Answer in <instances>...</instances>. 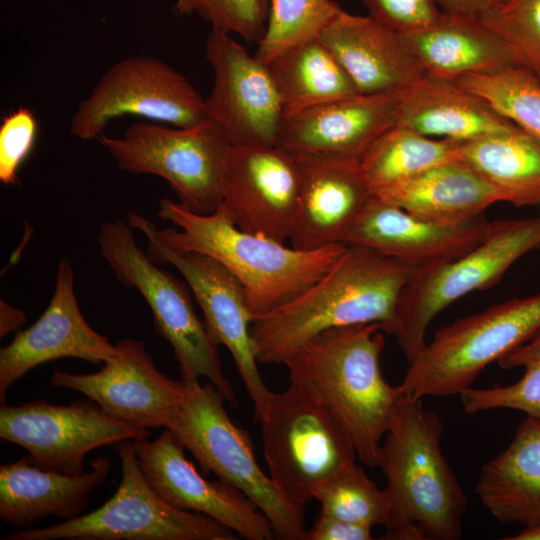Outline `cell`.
<instances>
[{
  "label": "cell",
  "instance_id": "4316f807",
  "mask_svg": "<svg viewBox=\"0 0 540 540\" xmlns=\"http://www.w3.org/2000/svg\"><path fill=\"white\" fill-rule=\"evenodd\" d=\"M474 493L502 524L540 523V417L519 423L508 447L481 467Z\"/></svg>",
  "mask_w": 540,
  "mask_h": 540
},
{
  "label": "cell",
  "instance_id": "1f68e13d",
  "mask_svg": "<svg viewBox=\"0 0 540 540\" xmlns=\"http://www.w3.org/2000/svg\"><path fill=\"white\" fill-rule=\"evenodd\" d=\"M454 82L540 141V79L531 71L514 66L493 74L463 75Z\"/></svg>",
  "mask_w": 540,
  "mask_h": 540
},
{
  "label": "cell",
  "instance_id": "d4e9b609",
  "mask_svg": "<svg viewBox=\"0 0 540 540\" xmlns=\"http://www.w3.org/2000/svg\"><path fill=\"white\" fill-rule=\"evenodd\" d=\"M425 73L454 81L518 66L505 42L479 18L443 13L428 27L400 34Z\"/></svg>",
  "mask_w": 540,
  "mask_h": 540
},
{
  "label": "cell",
  "instance_id": "cb8c5ba5",
  "mask_svg": "<svg viewBox=\"0 0 540 540\" xmlns=\"http://www.w3.org/2000/svg\"><path fill=\"white\" fill-rule=\"evenodd\" d=\"M90 467L83 474L68 475L41 469L27 455L2 464L0 519L16 529H26L48 516L62 521L80 516L92 490L109 475L111 460L98 456Z\"/></svg>",
  "mask_w": 540,
  "mask_h": 540
},
{
  "label": "cell",
  "instance_id": "8fae6325",
  "mask_svg": "<svg viewBox=\"0 0 540 540\" xmlns=\"http://www.w3.org/2000/svg\"><path fill=\"white\" fill-rule=\"evenodd\" d=\"M540 248V217L508 220L463 256L414 269L397 301L392 336L411 362L426 344L429 324L444 308L475 290L496 284L522 256Z\"/></svg>",
  "mask_w": 540,
  "mask_h": 540
},
{
  "label": "cell",
  "instance_id": "3957f363",
  "mask_svg": "<svg viewBox=\"0 0 540 540\" xmlns=\"http://www.w3.org/2000/svg\"><path fill=\"white\" fill-rule=\"evenodd\" d=\"M444 422L405 397L381 444L390 512L385 540H457L467 498L441 449Z\"/></svg>",
  "mask_w": 540,
  "mask_h": 540
},
{
  "label": "cell",
  "instance_id": "9a60e30c",
  "mask_svg": "<svg viewBox=\"0 0 540 540\" xmlns=\"http://www.w3.org/2000/svg\"><path fill=\"white\" fill-rule=\"evenodd\" d=\"M143 233L150 259L155 263H169L182 274L204 314L211 336L217 345H224L231 353L252 400L256 419L271 391L258 370L251 336L253 316L244 286L217 260L199 252L174 249L152 234Z\"/></svg>",
  "mask_w": 540,
  "mask_h": 540
},
{
  "label": "cell",
  "instance_id": "d6986e66",
  "mask_svg": "<svg viewBox=\"0 0 540 540\" xmlns=\"http://www.w3.org/2000/svg\"><path fill=\"white\" fill-rule=\"evenodd\" d=\"M508 220L482 216L463 224H446L412 214L373 193L351 227L344 244L370 248L413 269L457 259L505 226Z\"/></svg>",
  "mask_w": 540,
  "mask_h": 540
},
{
  "label": "cell",
  "instance_id": "5b68a950",
  "mask_svg": "<svg viewBox=\"0 0 540 540\" xmlns=\"http://www.w3.org/2000/svg\"><path fill=\"white\" fill-rule=\"evenodd\" d=\"M282 392H271L255 419L264 458L279 491L305 507L323 481L356 463L354 444L340 419L307 380L289 375Z\"/></svg>",
  "mask_w": 540,
  "mask_h": 540
},
{
  "label": "cell",
  "instance_id": "52a82bcc",
  "mask_svg": "<svg viewBox=\"0 0 540 540\" xmlns=\"http://www.w3.org/2000/svg\"><path fill=\"white\" fill-rule=\"evenodd\" d=\"M540 328V293L513 298L438 329L409 362L399 385L405 397L460 394L494 361Z\"/></svg>",
  "mask_w": 540,
  "mask_h": 540
},
{
  "label": "cell",
  "instance_id": "f35d334b",
  "mask_svg": "<svg viewBox=\"0 0 540 540\" xmlns=\"http://www.w3.org/2000/svg\"><path fill=\"white\" fill-rule=\"evenodd\" d=\"M370 17L405 34L433 24L442 14L434 0H362Z\"/></svg>",
  "mask_w": 540,
  "mask_h": 540
},
{
  "label": "cell",
  "instance_id": "d590c367",
  "mask_svg": "<svg viewBox=\"0 0 540 540\" xmlns=\"http://www.w3.org/2000/svg\"><path fill=\"white\" fill-rule=\"evenodd\" d=\"M479 19L505 42L518 66L540 79V0H506Z\"/></svg>",
  "mask_w": 540,
  "mask_h": 540
},
{
  "label": "cell",
  "instance_id": "f1b7e54d",
  "mask_svg": "<svg viewBox=\"0 0 540 540\" xmlns=\"http://www.w3.org/2000/svg\"><path fill=\"white\" fill-rule=\"evenodd\" d=\"M459 159L517 207L540 204V141L518 125L461 143Z\"/></svg>",
  "mask_w": 540,
  "mask_h": 540
},
{
  "label": "cell",
  "instance_id": "d6a6232c",
  "mask_svg": "<svg viewBox=\"0 0 540 540\" xmlns=\"http://www.w3.org/2000/svg\"><path fill=\"white\" fill-rule=\"evenodd\" d=\"M503 369L523 367L524 374L515 383L487 389L469 387L459 395L468 414L506 408L540 417V328L523 344L501 357Z\"/></svg>",
  "mask_w": 540,
  "mask_h": 540
},
{
  "label": "cell",
  "instance_id": "484cf974",
  "mask_svg": "<svg viewBox=\"0 0 540 540\" xmlns=\"http://www.w3.org/2000/svg\"><path fill=\"white\" fill-rule=\"evenodd\" d=\"M396 125L461 142L517 126L479 95L426 73L404 89Z\"/></svg>",
  "mask_w": 540,
  "mask_h": 540
},
{
  "label": "cell",
  "instance_id": "7bdbcfd3",
  "mask_svg": "<svg viewBox=\"0 0 540 540\" xmlns=\"http://www.w3.org/2000/svg\"><path fill=\"white\" fill-rule=\"evenodd\" d=\"M505 540H540V523L524 527L518 534L505 537Z\"/></svg>",
  "mask_w": 540,
  "mask_h": 540
},
{
  "label": "cell",
  "instance_id": "b9f144b4",
  "mask_svg": "<svg viewBox=\"0 0 540 540\" xmlns=\"http://www.w3.org/2000/svg\"><path fill=\"white\" fill-rule=\"evenodd\" d=\"M26 321L24 312L18 308L12 307L6 301H0V337L16 331Z\"/></svg>",
  "mask_w": 540,
  "mask_h": 540
},
{
  "label": "cell",
  "instance_id": "ac0fdd59",
  "mask_svg": "<svg viewBox=\"0 0 540 540\" xmlns=\"http://www.w3.org/2000/svg\"><path fill=\"white\" fill-rule=\"evenodd\" d=\"M133 445L147 482L169 505L207 515L246 540L275 537L267 517L242 491L197 471L169 428L155 440L135 439Z\"/></svg>",
  "mask_w": 540,
  "mask_h": 540
},
{
  "label": "cell",
  "instance_id": "8d00e7d4",
  "mask_svg": "<svg viewBox=\"0 0 540 540\" xmlns=\"http://www.w3.org/2000/svg\"><path fill=\"white\" fill-rule=\"evenodd\" d=\"M271 0H176L178 15L198 14L212 29L259 42L267 27Z\"/></svg>",
  "mask_w": 540,
  "mask_h": 540
},
{
  "label": "cell",
  "instance_id": "74e56055",
  "mask_svg": "<svg viewBox=\"0 0 540 540\" xmlns=\"http://www.w3.org/2000/svg\"><path fill=\"white\" fill-rule=\"evenodd\" d=\"M37 135V121L27 107L4 116L0 125V181L18 184V170L31 152Z\"/></svg>",
  "mask_w": 540,
  "mask_h": 540
},
{
  "label": "cell",
  "instance_id": "7c38bea8",
  "mask_svg": "<svg viewBox=\"0 0 540 540\" xmlns=\"http://www.w3.org/2000/svg\"><path fill=\"white\" fill-rule=\"evenodd\" d=\"M128 114L175 127L206 117L204 99L185 76L157 58L137 56L118 61L101 76L78 104L69 133L98 138L111 119Z\"/></svg>",
  "mask_w": 540,
  "mask_h": 540
},
{
  "label": "cell",
  "instance_id": "ab89813d",
  "mask_svg": "<svg viewBox=\"0 0 540 540\" xmlns=\"http://www.w3.org/2000/svg\"><path fill=\"white\" fill-rule=\"evenodd\" d=\"M371 529L320 513L311 529L306 530L304 540H372Z\"/></svg>",
  "mask_w": 540,
  "mask_h": 540
},
{
  "label": "cell",
  "instance_id": "7402d4cb",
  "mask_svg": "<svg viewBox=\"0 0 540 540\" xmlns=\"http://www.w3.org/2000/svg\"><path fill=\"white\" fill-rule=\"evenodd\" d=\"M403 91L358 93L286 117L277 146L292 155L330 154L361 161L397 124Z\"/></svg>",
  "mask_w": 540,
  "mask_h": 540
},
{
  "label": "cell",
  "instance_id": "f546056e",
  "mask_svg": "<svg viewBox=\"0 0 540 540\" xmlns=\"http://www.w3.org/2000/svg\"><path fill=\"white\" fill-rule=\"evenodd\" d=\"M266 65L277 87L284 118L359 93L319 37L287 49Z\"/></svg>",
  "mask_w": 540,
  "mask_h": 540
},
{
  "label": "cell",
  "instance_id": "8992f818",
  "mask_svg": "<svg viewBox=\"0 0 540 540\" xmlns=\"http://www.w3.org/2000/svg\"><path fill=\"white\" fill-rule=\"evenodd\" d=\"M184 399L169 428L203 473L239 489L269 520L282 540H304V508L288 500L260 468L247 430L229 417L224 396L210 382L181 378Z\"/></svg>",
  "mask_w": 540,
  "mask_h": 540
},
{
  "label": "cell",
  "instance_id": "30bf717a",
  "mask_svg": "<svg viewBox=\"0 0 540 540\" xmlns=\"http://www.w3.org/2000/svg\"><path fill=\"white\" fill-rule=\"evenodd\" d=\"M97 139L120 169L163 178L191 211L210 214L220 206L231 144L208 117L189 127L135 123L122 137L100 134Z\"/></svg>",
  "mask_w": 540,
  "mask_h": 540
},
{
  "label": "cell",
  "instance_id": "603a6c76",
  "mask_svg": "<svg viewBox=\"0 0 540 540\" xmlns=\"http://www.w3.org/2000/svg\"><path fill=\"white\" fill-rule=\"evenodd\" d=\"M318 37L359 93L404 90L425 74L400 34L370 16L352 15L342 10Z\"/></svg>",
  "mask_w": 540,
  "mask_h": 540
},
{
  "label": "cell",
  "instance_id": "836d02e7",
  "mask_svg": "<svg viewBox=\"0 0 540 540\" xmlns=\"http://www.w3.org/2000/svg\"><path fill=\"white\" fill-rule=\"evenodd\" d=\"M321 513L348 522L374 527L386 525L390 505L387 495L354 463L323 481L314 491Z\"/></svg>",
  "mask_w": 540,
  "mask_h": 540
},
{
  "label": "cell",
  "instance_id": "2e32d148",
  "mask_svg": "<svg viewBox=\"0 0 540 540\" xmlns=\"http://www.w3.org/2000/svg\"><path fill=\"white\" fill-rule=\"evenodd\" d=\"M294 155L278 146L231 145L218 209L239 229L285 243L299 198Z\"/></svg>",
  "mask_w": 540,
  "mask_h": 540
},
{
  "label": "cell",
  "instance_id": "ffe728a7",
  "mask_svg": "<svg viewBox=\"0 0 540 540\" xmlns=\"http://www.w3.org/2000/svg\"><path fill=\"white\" fill-rule=\"evenodd\" d=\"M116 344L96 332L83 317L74 292V274L67 257L58 266L50 303L29 328L18 331L0 350V402L8 388L34 367L63 357L99 365L116 357Z\"/></svg>",
  "mask_w": 540,
  "mask_h": 540
},
{
  "label": "cell",
  "instance_id": "44dd1931",
  "mask_svg": "<svg viewBox=\"0 0 540 540\" xmlns=\"http://www.w3.org/2000/svg\"><path fill=\"white\" fill-rule=\"evenodd\" d=\"M294 156L300 187L290 246L316 250L344 244L349 228L374 193L360 160L330 154Z\"/></svg>",
  "mask_w": 540,
  "mask_h": 540
},
{
  "label": "cell",
  "instance_id": "277c9868",
  "mask_svg": "<svg viewBox=\"0 0 540 540\" xmlns=\"http://www.w3.org/2000/svg\"><path fill=\"white\" fill-rule=\"evenodd\" d=\"M384 334L379 323L331 328L284 363L289 375L307 380L325 399L347 430L357 458L369 467H378L381 441L405 398L380 370Z\"/></svg>",
  "mask_w": 540,
  "mask_h": 540
},
{
  "label": "cell",
  "instance_id": "ba28073f",
  "mask_svg": "<svg viewBox=\"0 0 540 540\" xmlns=\"http://www.w3.org/2000/svg\"><path fill=\"white\" fill-rule=\"evenodd\" d=\"M97 242L116 278L125 286L136 288L148 303L155 328L174 350L181 378L206 377L237 408L233 386L222 371L218 345L196 314L188 284L159 268L138 247L129 223H103Z\"/></svg>",
  "mask_w": 540,
  "mask_h": 540
},
{
  "label": "cell",
  "instance_id": "e0dca14e",
  "mask_svg": "<svg viewBox=\"0 0 540 540\" xmlns=\"http://www.w3.org/2000/svg\"><path fill=\"white\" fill-rule=\"evenodd\" d=\"M116 357L100 371L72 374L54 370L50 383L76 390L110 417L132 427L170 428L183 399L182 381L160 372L141 341L122 339Z\"/></svg>",
  "mask_w": 540,
  "mask_h": 540
},
{
  "label": "cell",
  "instance_id": "e575fe53",
  "mask_svg": "<svg viewBox=\"0 0 540 540\" xmlns=\"http://www.w3.org/2000/svg\"><path fill=\"white\" fill-rule=\"evenodd\" d=\"M341 11L333 0H271L266 31L254 56L269 63L287 49L318 37Z\"/></svg>",
  "mask_w": 540,
  "mask_h": 540
},
{
  "label": "cell",
  "instance_id": "6da1fadb",
  "mask_svg": "<svg viewBox=\"0 0 540 540\" xmlns=\"http://www.w3.org/2000/svg\"><path fill=\"white\" fill-rule=\"evenodd\" d=\"M413 270L370 248L347 245L315 283L252 322L258 364H284L307 341L335 327L379 323L392 335L397 301Z\"/></svg>",
  "mask_w": 540,
  "mask_h": 540
},
{
  "label": "cell",
  "instance_id": "4dcf8cb0",
  "mask_svg": "<svg viewBox=\"0 0 540 540\" xmlns=\"http://www.w3.org/2000/svg\"><path fill=\"white\" fill-rule=\"evenodd\" d=\"M461 143L447 138L432 139L395 125L372 144L360 162L375 191L436 165L460 160Z\"/></svg>",
  "mask_w": 540,
  "mask_h": 540
},
{
  "label": "cell",
  "instance_id": "60d3db41",
  "mask_svg": "<svg viewBox=\"0 0 540 540\" xmlns=\"http://www.w3.org/2000/svg\"><path fill=\"white\" fill-rule=\"evenodd\" d=\"M441 12L480 18L506 0H434Z\"/></svg>",
  "mask_w": 540,
  "mask_h": 540
},
{
  "label": "cell",
  "instance_id": "83f0119b",
  "mask_svg": "<svg viewBox=\"0 0 540 540\" xmlns=\"http://www.w3.org/2000/svg\"><path fill=\"white\" fill-rule=\"evenodd\" d=\"M374 193L412 214L446 224L475 220L503 201L494 187L460 160L436 165Z\"/></svg>",
  "mask_w": 540,
  "mask_h": 540
},
{
  "label": "cell",
  "instance_id": "4fadbf2b",
  "mask_svg": "<svg viewBox=\"0 0 540 540\" xmlns=\"http://www.w3.org/2000/svg\"><path fill=\"white\" fill-rule=\"evenodd\" d=\"M148 429L124 424L93 401L54 405L44 399L0 408V438L28 452L37 467L68 475L85 473L87 453L125 439L149 437Z\"/></svg>",
  "mask_w": 540,
  "mask_h": 540
},
{
  "label": "cell",
  "instance_id": "9c48e42d",
  "mask_svg": "<svg viewBox=\"0 0 540 540\" xmlns=\"http://www.w3.org/2000/svg\"><path fill=\"white\" fill-rule=\"evenodd\" d=\"M122 477L114 495L98 509L44 528L17 529L1 540H235L234 531L213 518L177 509L147 482L133 440L114 444Z\"/></svg>",
  "mask_w": 540,
  "mask_h": 540
},
{
  "label": "cell",
  "instance_id": "5bb4252c",
  "mask_svg": "<svg viewBox=\"0 0 540 540\" xmlns=\"http://www.w3.org/2000/svg\"><path fill=\"white\" fill-rule=\"evenodd\" d=\"M205 55L214 84L204 99L206 117L231 145L277 146L284 113L266 64L252 56L231 34L212 29Z\"/></svg>",
  "mask_w": 540,
  "mask_h": 540
},
{
  "label": "cell",
  "instance_id": "7a4b0ae2",
  "mask_svg": "<svg viewBox=\"0 0 540 540\" xmlns=\"http://www.w3.org/2000/svg\"><path fill=\"white\" fill-rule=\"evenodd\" d=\"M158 216L178 227L159 229L145 217L130 213L133 229L152 234L177 250L205 254L226 267L244 286L253 321L301 294L340 258L346 244L300 250L235 226L219 209L191 211L163 198Z\"/></svg>",
  "mask_w": 540,
  "mask_h": 540
}]
</instances>
